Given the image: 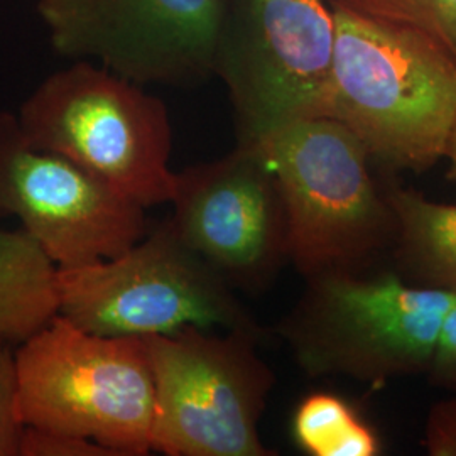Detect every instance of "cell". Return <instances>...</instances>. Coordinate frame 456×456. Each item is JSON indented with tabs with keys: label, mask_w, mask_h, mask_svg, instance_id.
Masks as SVG:
<instances>
[{
	"label": "cell",
	"mask_w": 456,
	"mask_h": 456,
	"mask_svg": "<svg viewBox=\"0 0 456 456\" xmlns=\"http://www.w3.org/2000/svg\"><path fill=\"white\" fill-rule=\"evenodd\" d=\"M19 456H117L112 450L77 435L24 426Z\"/></svg>",
	"instance_id": "17"
},
{
	"label": "cell",
	"mask_w": 456,
	"mask_h": 456,
	"mask_svg": "<svg viewBox=\"0 0 456 456\" xmlns=\"http://www.w3.org/2000/svg\"><path fill=\"white\" fill-rule=\"evenodd\" d=\"M294 443L311 456H377L380 436L359 409L335 392L308 394L294 411Z\"/></svg>",
	"instance_id": "14"
},
{
	"label": "cell",
	"mask_w": 456,
	"mask_h": 456,
	"mask_svg": "<svg viewBox=\"0 0 456 456\" xmlns=\"http://www.w3.org/2000/svg\"><path fill=\"white\" fill-rule=\"evenodd\" d=\"M343 7L428 36L456 61V0H335Z\"/></svg>",
	"instance_id": "15"
},
{
	"label": "cell",
	"mask_w": 456,
	"mask_h": 456,
	"mask_svg": "<svg viewBox=\"0 0 456 456\" xmlns=\"http://www.w3.org/2000/svg\"><path fill=\"white\" fill-rule=\"evenodd\" d=\"M444 159L448 161V173H446V176H448V180L456 183V117L453 129H452V134H450V141H448Z\"/></svg>",
	"instance_id": "20"
},
{
	"label": "cell",
	"mask_w": 456,
	"mask_h": 456,
	"mask_svg": "<svg viewBox=\"0 0 456 456\" xmlns=\"http://www.w3.org/2000/svg\"><path fill=\"white\" fill-rule=\"evenodd\" d=\"M335 41L333 0H228L213 75L227 85L240 146L323 115Z\"/></svg>",
	"instance_id": "8"
},
{
	"label": "cell",
	"mask_w": 456,
	"mask_h": 456,
	"mask_svg": "<svg viewBox=\"0 0 456 456\" xmlns=\"http://www.w3.org/2000/svg\"><path fill=\"white\" fill-rule=\"evenodd\" d=\"M56 264L20 228H0V337L24 342L58 314Z\"/></svg>",
	"instance_id": "13"
},
{
	"label": "cell",
	"mask_w": 456,
	"mask_h": 456,
	"mask_svg": "<svg viewBox=\"0 0 456 456\" xmlns=\"http://www.w3.org/2000/svg\"><path fill=\"white\" fill-rule=\"evenodd\" d=\"M169 203L171 228L235 291H265L289 262L286 205L256 147L176 173Z\"/></svg>",
	"instance_id": "11"
},
{
	"label": "cell",
	"mask_w": 456,
	"mask_h": 456,
	"mask_svg": "<svg viewBox=\"0 0 456 456\" xmlns=\"http://www.w3.org/2000/svg\"><path fill=\"white\" fill-rule=\"evenodd\" d=\"M386 195L397 225L392 271L409 284L456 293V205L399 186Z\"/></svg>",
	"instance_id": "12"
},
{
	"label": "cell",
	"mask_w": 456,
	"mask_h": 456,
	"mask_svg": "<svg viewBox=\"0 0 456 456\" xmlns=\"http://www.w3.org/2000/svg\"><path fill=\"white\" fill-rule=\"evenodd\" d=\"M53 48L139 85H190L215 71L228 0H36Z\"/></svg>",
	"instance_id": "9"
},
{
	"label": "cell",
	"mask_w": 456,
	"mask_h": 456,
	"mask_svg": "<svg viewBox=\"0 0 456 456\" xmlns=\"http://www.w3.org/2000/svg\"><path fill=\"white\" fill-rule=\"evenodd\" d=\"M250 331L184 326L144 337L154 380L152 450L167 456H274L259 423L276 375Z\"/></svg>",
	"instance_id": "7"
},
{
	"label": "cell",
	"mask_w": 456,
	"mask_h": 456,
	"mask_svg": "<svg viewBox=\"0 0 456 456\" xmlns=\"http://www.w3.org/2000/svg\"><path fill=\"white\" fill-rule=\"evenodd\" d=\"M16 369L24 426L97 441L117 456L152 452L154 380L144 338L90 333L58 313L20 342Z\"/></svg>",
	"instance_id": "5"
},
{
	"label": "cell",
	"mask_w": 456,
	"mask_h": 456,
	"mask_svg": "<svg viewBox=\"0 0 456 456\" xmlns=\"http://www.w3.org/2000/svg\"><path fill=\"white\" fill-rule=\"evenodd\" d=\"M335 2V0H333ZM337 41L325 110L370 159L423 173L444 159L456 117L455 58L428 36L335 2Z\"/></svg>",
	"instance_id": "1"
},
{
	"label": "cell",
	"mask_w": 456,
	"mask_h": 456,
	"mask_svg": "<svg viewBox=\"0 0 456 456\" xmlns=\"http://www.w3.org/2000/svg\"><path fill=\"white\" fill-rule=\"evenodd\" d=\"M456 293L409 284L394 271L323 274L276 326L301 370L370 387L426 374Z\"/></svg>",
	"instance_id": "3"
},
{
	"label": "cell",
	"mask_w": 456,
	"mask_h": 456,
	"mask_svg": "<svg viewBox=\"0 0 456 456\" xmlns=\"http://www.w3.org/2000/svg\"><path fill=\"white\" fill-rule=\"evenodd\" d=\"M426 374L431 384L456 389V301L443 320L433 362Z\"/></svg>",
	"instance_id": "19"
},
{
	"label": "cell",
	"mask_w": 456,
	"mask_h": 456,
	"mask_svg": "<svg viewBox=\"0 0 456 456\" xmlns=\"http://www.w3.org/2000/svg\"><path fill=\"white\" fill-rule=\"evenodd\" d=\"M424 448L431 456H456V397L436 403L426 421Z\"/></svg>",
	"instance_id": "18"
},
{
	"label": "cell",
	"mask_w": 456,
	"mask_h": 456,
	"mask_svg": "<svg viewBox=\"0 0 456 456\" xmlns=\"http://www.w3.org/2000/svg\"><path fill=\"white\" fill-rule=\"evenodd\" d=\"M0 337V456H19L24 424L17 412L16 352Z\"/></svg>",
	"instance_id": "16"
},
{
	"label": "cell",
	"mask_w": 456,
	"mask_h": 456,
	"mask_svg": "<svg viewBox=\"0 0 456 456\" xmlns=\"http://www.w3.org/2000/svg\"><path fill=\"white\" fill-rule=\"evenodd\" d=\"M146 208L63 156L33 144L0 112V218H17L56 267L103 261L147 233Z\"/></svg>",
	"instance_id": "10"
},
{
	"label": "cell",
	"mask_w": 456,
	"mask_h": 456,
	"mask_svg": "<svg viewBox=\"0 0 456 456\" xmlns=\"http://www.w3.org/2000/svg\"><path fill=\"white\" fill-rule=\"evenodd\" d=\"M58 313L103 337L169 335L184 326L265 337L224 277L164 220L103 261L58 267Z\"/></svg>",
	"instance_id": "6"
},
{
	"label": "cell",
	"mask_w": 456,
	"mask_h": 456,
	"mask_svg": "<svg viewBox=\"0 0 456 456\" xmlns=\"http://www.w3.org/2000/svg\"><path fill=\"white\" fill-rule=\"evenodd\" d=\"M16 115L33 144L80 166L139 207L171 201V118L142 85L73 61L39 83Z\"/></svg>",
	"instance_id": "4"
},
{
	"label": "cell",
	"mask_w": 456,
	"mask_h": 456,
	"mask_svg": "<svg viewBox=\"0 0 456 456\" xmlns=\"http://www.w3.org/2000/svg\"><path fill=\"white\" fill-rule=\"evenodd\" d=\"M288 213L289 262L305 279L363 274L391 257L395 215L359 137L331 117L289 122L252 144Z\"/></svg>",
	"instance_id": "2"
}]
</instances>
